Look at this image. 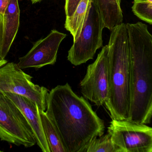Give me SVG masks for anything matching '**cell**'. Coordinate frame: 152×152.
<instances>
[{"instance_id": "cell-9", "label": "cell", "mask_w": 152, "mask_h": 152, "mask_svg": "<svg viewBox=\"0 0 152 152\" xmlns=\"http://www.w3.org/2000/svg\"><path fill=\"white\" fill-rule=\"evenodd\" d=\"M66 35L53 29L45 38L34 43L30 51L19 59L18 65L20 68L39 69L48 65H53L57 61L60 45Z\"/></svg>"}, {"instance_id": "cell-18", "label": "cell", "mask_w": 152, "mask_h": 152, "mask_svg": "<svg viewBox=\"0 0 152 152\" xmlns=\"http://www.w3.org/2000/svg\"><path fill=\"white\" fill-rule=\"evenodd\" d=\"M3 16L0 14V68L7 63V61L3 60L2 58V49L3 40Z\"/></svg>"}, {"instance_id": "cell-16", "label": "cell", "mask_w": 152, "mask_h": 152, "mask_svg": "<svg viewBox=\"0 0 152 152\" xmlns=\"http://www.w3.org/2000/svg\"><path fill=\"white\" fill-rule=\"evenodd\" d=\"M132 10L140 19L152 24V2L147 0H134Z\"/></svg>"}, {"instance_id": "cell-13", "label": "cell", "mask_w": 152, "mask_h": 152, "mask_svg": "<svg viewBox=\"0 0 152 152\" xmlns=\"http://www.w3.org/2000/svg\"><path fill=\"white\" fill-rule=\"evenodd\" d=\"M92 3V0H81L73 15L69 18H66L65 28L73 36L74 41L80 35L83 25L88 16Z\"/></svg>"}, {"instance_id": "cell-1", "label": "cell", "mask_w": 152, "mask_h": 152, "mask_svg": "<svg viewBox=\"0 0 152 152\" xmlns=\"http://www.w3.org/2000/svg\"><path fill=\"white\" fill-rule=\"evenodd\" d=\"M45 112L58 129L67 152H83L91 140L104 134L103 120L68 83L49 91Z\"/></svg>"}, {"instance_id": "cell-3", "label": "cell", "mask_w": 152, "mask_h": 152, "mask_svg": "<svg viewBox=\"0 0 152 152\" xmlns=\"http://www.w3.org/2000/svg\"><path fill=\"white\" fill-rule=\"evenodd\" d=\"M109 47V90L105 101L112 119L130 120L132 105L131 54L127 25L111 30Z\"/></svg>"}, {"instance_id": "cell-2", "label": "cell", "mask_w": 152, "mask_h": 152, "mask_svg": "<svg viewBox=\"0 0 152 152\" xmlns=\"http://www.w3.org/2000/svg\"><path fill=\"white\" fill-rule=\"evenodd\" d=\"M132 78L130 121L149 124L152 118V35L142 22L127 23Z\"/></svg>"}, {"instance_id": "cell-7", "label": "cell", "mask_w": 152, "mask_h": 152, "mask_svg": "<svg viewBox=\"0 0 152 152\" xmlns=\"http://www.w3.org/2000/svg\"><path fill=\"white\" fill-rule=\"evenodd\" d=\"M108 133L119 152H152V127L146 124L112 120Z\"/></svg>"}, {"instance_id": "cell-5", "label": "cell", "mask_w": 152, "mask_h": 152, "mask_svg": "<svg viewBox=\"0 0 152 152\" xmlns=\"http://www.w3.org/2000/svg\"><path fill=\"white\" fill-rule=\"evenodd\" d=\"M104 28L102 19L92 2L80 35L69 51L68 61L75 66H79L93 59L96 51L102 46Z\"/></svg>"}, {"instance_id": "cell-11", "label": "cell", "mask_w": 152, "mask_h": 152, "mask_svg": "<svg viewBox=\"0 0 152 152\" xmlns=\"http://www.w3.org/2000/svg\"><path fill=\"white\" fill-rule=\"evenodd\" d=\"M20 10L18 0H10L3 15V40L2 58H5L16 37L20 25Z\"/></svg>"}, {"instance_id": "cell-22", "label": "cell", "mask_w": 152, "mask_h": 152, "mask_svg": "<svg viewBox=\"0 0 152 152\" xmlns=\"http://www.w3.org/2000/svg\"><path fill=\"white\" fill-rule=\"evenodd\" d=\"M118 1L119 2H120L121 3V0H118Z\"/></svg>"}, {"instance_id": "cell-8", "label": "cell", "mask_w": 152, "mask_h": 152, "mask_svg": "<svg viewBox=\"0 0 152 152\" xmlns=\"http://www.w3.org/2000/svg\"><path fill=\"white\" fill-rule=\"evenodd\" d=\"M80 86L84 98L98 107L104 104L109 90L108 45L102 48L95 61L88 66Z\"/></svg>"}, {"instance_id": "cell-17", "label": "cell", "mask_w": 152, "mask_h": 152, "mask_svg": "<svg viewBox=\"0 0 152 152\" xmlns=\"http://www.w3.org/2000/svg\"><path fill=\"white\" fill-rule=\"evenodd\" d=\"M80 1L81 0H66L65 10L66 18H69L73 15Z\"/></svg>"}, {"instance_id": "cell-15", "label": "cell", "mask_w": 152, "mask_h": 152, "mask_svg": "<svg viewBox=\"0 0 152 152\" xmlns=\"http://www.w3.org/2000/svg\"><path fill=\"white\" fill-rule=\"evenodd\" d=\"M83 152H119V151L108 133L105 135H103L91 140Z\"/></svg>"}, {"instance_id": "cell-10", "label": "cell", "mask_w": 152, "mask_h": 152, "mask_svg": "<svg viewBox=\"0 0 152 152\" xmlns=\"http://www.w3.org/2000/svg\"><path fill=\"white\" fill-rule=\"evenodd\" d=\"M3 93L22 112L34 135L36 143L43 152H51L44 133L39 109L36 104L24 96L10 93Z\"/></svg>"}, {"instance_id": "cell-20", "label": "cell", "mask_w": 152, "mask_h": 152, "mask_svg": "<svg viewBox=\"0 0 152 152\" xmlns=\"http://www.w3.org/2000/svg\"><path fill=\"white\" fill-rule=\"evenodd\" d=\"M41 1H42V0H31L33 4L36 3L38 2Z\"/></svg>"}, {"instance_id": "cell-21", "label": "cell", "mask_w": 152, "mask_h": 152, "mask_svg": "<svg viewBox=\"0 0 152 152\" xmlns=\"http://www.w3.org/2000/svg\"><path fill=\"white\" fill-rule=\"evenodd\" d=\"M147 1L150 2H152V0H147Z\"/></svg>"}, {"instance_id": "cell-12", "label": "cell", "mask_w": 152, "mask_h": 152, "mask_svg": "<svg viewBox=\"0 0 152 152\" xmlns=\"http://www.w3.org/2000/svg\"><path fill=\"white\" fill-rule=\"evenodd\" d=\"M102 19L105 28L111 31L123 23L121 3L118 0H92Z\"/></svg>"}, {"instance_id": "cell-23", "label": "cell", "mask_w": 152, "mask_h": 152, "mask_svg": "<svg viewBox=\"0 0 152 152\" xmlns=\"http://www.w3.org/2000/svg\"><path fill=\"white\" fill-rule=\"evenodd\" d=\"M3 152V151H0V152Z\"/></svg>"}, {"instance_id": "cell-14", "label": "cell", "mask_w": 152, "mask_h": 152, "mask_svg": "<svg viewBox=\"0 0 152 152\" xmlns=\"http://www.w3.org/2000/svg\"><path fill=\"white\" fill-rule=\"evenodd\" d=\"M39 115L45 135L51 152H67L54 123L45 111L39 109Z\"/></svg>"}, {"instance_id": "cell-4", "label": "cell", "mask_w": 152, "mask_h": 152, "mask_svg": "<svg viewBox=\"0 0 152 152\" xmlns=\"http://www.w3.org/2000/svg\"><path fill=\"white\" fill-rule=\"evenodd\" d=\"M0 139L28 148L36 144L33 130L19 108L0 91Z\"/></svg>"}, {"instance_id": "cell-6", "label": "cell", "mask_w": 152, "mask_h": 152, "mask_svg": "<svg viewBox=\"0 0 152 152\" xmlns=\"http://www.w3.org/2000/svg\"><path fill=\"white\" fill-rule=\"evenodd\" d=\"M32 78L18 64L7 63L0 68V91L24 96L36 104L39 109L46 111L49 90L34 84Z\"/></svg>"}, {"instance_id": "cell-19", "label": "cell", "mask_w": 152, "mask_h": 152, "mask_svg": "<svg viewBox=\"0 0 152 152\" xmlns=\"http://www.w3.org/2000/svg\"><path fill=\"white\" fill-rule=\"evenodd\" d=\"M10 0H0V14L3 16Z\"/></svg>"}]
</instances>
